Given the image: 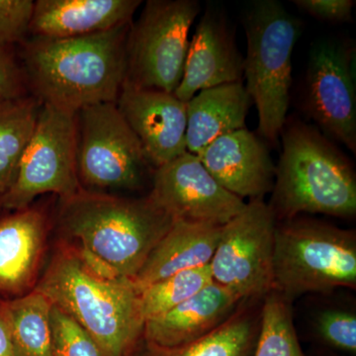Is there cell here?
<instances>
[{
  "label": "cell",
  "instance_id": "cell-7",
  "mask_svg": "<svg viewBox=\"0 0 356 356\" xmlns=\"http://www.w3.org/2000/svg\"><path fill=\"white\" fill-rule=\"evenodd\" d=\"M200 9L196 0L147 1L129 30L125 83L175 93L184 76L189 31Z\"/></svg>",
  "mask_w": 356,
  "mask_h": 356
},
{
  "label": "cell",
  "instance_id": "cell-31",
  "mask_svg": "<svg viewBox=\"0 0 356 356\" xmlns=\"http://www.w3.org/2000/svg\"><path fill=\"white\" fill-rule=\"evenodd\" d=\"M0 356H15L10 332L1 316H0Z\"/></svg>",
  "mask_w": 356,
  "mask_h": 356
},
{
  "label": "cell",
  "instance_id": "cell-20",
  "mask_svg": "<svg viewBox=\"0 0 356 356\" xmlns=\"http://www.w3.org/2000/svg\"><path fill=\"white\" fill-rule=\"evenodd\" d=\"M252 103L243 81L205 89L186 102L187 153L198 156L227 134L245 129Z\"/></svg>",
  "mask_w": 356,
  "mask_h": 356
},
{
  "label": "cell",
  "instance_id": "cell-11",
  "mask_svg": "<svg viewBox=\"0 0 356 356\" xmlns=\"http://www.w3.org/2000/svg\"><path fill=\"white\" fill-rule=\"evenodd\" d=\"M353 46L324 40L314 44L306 72L304 108L325 137L356 153V95Z\"/></svg>",
  "mask_w": 356,
  "mask_h": 356
},
{
  "label": "cell",
  "instance_id": "cell-21",
  "mask_svg": "<svg viewBox=\"0 0 356 356\" xmlns=\"http://www.w3.org/2000/svg\"><path fill=\"white\" fill-rule=\"evenodd\" d=\"M262 300H243L224 324L192 343L161 348L144 341L140 356H252L261 327Z\"/></svg>",
  "mask_w": 356,
  "mask_h": 356
},
{
  "label": "cell",
  "instance_id": "cell-10",
  "mask_svg": "<svg viewBox=\"0 0 356 356\" xmlns=\"http://www.w3.org/2000/svg\"><path fill=\"white\" fill-rule=\"evenodd\" d=\"M275 216L264 199L222 226L209 266L212 280L238 298L261 300L273 289Z\"/></svg>",
  "mask_w": 356,
  "mask_h": 356
},
{
  "label": "cell",
  "instance_id": "cell-12",
  "mask_svg": "<svg viewBox=\"0 0 356 356\" xmlns=\"http://www.w3.org/2000/svg\"><path fill=\"white\" fill-rule=\"evenodd\" d=\"M149 198L175 221L224 226L247 203L218 184L195 154L185 153L153 173Z\"/></svg>",
  "mask_w": 356,
  "mask_h": 356
},
{
  "label": "cell",
  "instance_id": "cell-14",
  "mask_svg": "<svg viewBox=\"0 0 356 356\" xmlns=\"http://www.w3.org/2000/svg\"><path fill=\"white\" fill-rule=\"evenodd\" d=\"M243 57L224 13L208 6L189 42L184 76L175 91L185 103L205 89L242 81Z\"/></svg>",
  "mask_w": 356,
  "mask_h": 356
},
{
  "label": "cell",
  "instance_id": "cell-24",
  "mask_svg": "<svg viewBox=\"0 0 356 356\" xmlns=\"http://www.w3.org/2000/svg\"><path fill=\"white\" fill-rule=\"evenodd\" d=\"M252 356H305L293 323L291 302L273 290L262 300L261 327Z\"/></svg>",
  "mask_w": 356,
  "mask_h": 356
},
{
  "label": "cell",
  "instance_id": "cell-30",
  "mask_svg": "<svg viewBox=\"0 0 356 356\" xmlns=\"http://www.w3.org/2000/svg\"><path fill=\"white\" fill-rule=\"evenodd\" d=\"M295 6L318 20L344 23L353 21V0H295Z\"/></svg>",
  "mask_w": 356,
  "mask_h": 356
},
{
  "label": "cell",
  "instance_id": "cell-8",
  "mask_svg": "<svg viewBox=\"0 0 356 356\" xmlns=\"http://www.w3.org/2000/svg\"><path fill=\"white\" fill-rule=\"evenodd\" d=\"M76 168L88 191H138L153 166L116 103H102L76 112Z\"/></svg>",
  "mask_w": 356,
  "mask_h": 356
},
{
  "label": "cell",
  "instance_id": "cell-9",
  "mask_svg": "<svg viewBox=\"0 0 356 356\" xmlns=\"http://www.w3.org/2000/svg\"><path fill=\"white\" fill-rule=\"evenodd\" d=\"M81 188L76 168V113L42 105L15 182L0 197V204L6 209L23 210L42 194H58L64 200Z\"/></svg>",
  "mask_w": 356,
  "mask_h": 356
},
{
  "label": "cell",
  "instance_id": "cell-27",
  "mask_svg": "<svg viewBox=\"0 0 356 356\" xmlns=\"http://www.w3.org/2000/svg\"><path fill=\"white\" fill-rule=\"evenodd\" d=\"M318 337L330 348L355 355L356 353V316L350 311L327 309L316 318Z\"/></svg>",
  "mask_w": 356,
  "mask_h": 356
},
{
  "label": "cell",
  "instance_id": "cell-22",
  "mask_svg": "<svg viewBox=\"0 0 356 356\" xmlns=\"http://www.w3.org/2000/svg\"><path fill=\"white\" fill-rule=\"evenodd\" d=\"M53 304L37 290L13 299L0 300L15 356H53L51 311Z\"/></svg>",
  "mask_w": 356,
  "mask_h": 356
},
{
  "label": "cell",
  "instance_id": "cell-29",
  "mask_svg": "<svg viewBox=\"0 0 356 356\" xmlns=\"http://www.w3.org/2000/svg\"><path fill=\"white\" fill-rule=\"evenodd\" d=\"M26 79L13 47L0 48V100L25 95Z\"/></svg>",
  "mask_w": 356,
  "mask_h": 356
},
{
  "label": "cell",
  "instance_id": "cell-1",
  "mask_svg": "<svg viewBox=\"0 0 356 356\" xmlns=\"http://www.w3.org/2000/svg\"><path fill=\"white\" fill-rule=\"evenodd\" d=\"M131 24L69 39L34 37L23 46L26 83L42 105L76 113L116 103L125 83Z\"/></svg>",
  "mask_w": 356,
  "mask_h": 356
},
{
  "label": "cell",
  "instance_id": "cell-16",
  "mask_svg": "<svg viewBox=\"0 0 356 356\" xmlns=\"http://www.w3.org/2000/svg\"><path fill=\"white\" fill-rule=\"evenodd\" d=\"M242 302L213 281L172 310L146 321L143 341L161 348H177L197 341L224 324Z\"/></svg>",
  "mask_w": 356,
  "mask_h": 356
},
{
  "label": "cell",
  "instance_id": "cell-6",
  "mask_svg": "<svg viewBox=\"0 0 356 356\" xmlns=\"http://www.w3.org/2000/svg\"><path fill=\"white\" fill-rule=\"evenodd\" d=\"M356 289V234L318 220L276 224L273 291L289 302L307 293Z\"/></svg>",
  "mask_w": 356,
  "mask_h": 356
},
{
  "label": "cell",
  "instance_id": "cell-13",
  "mask_svg": "<svg viewBox=\"0 0 356 356\" xmlns=\"http://www.w3.org/2000/svg\"><path fill=\"white\" fill-rule=\"evenodd\" d=\"M116 104L154 170L187 153L186 103L173 93L124 83Z\"/></svg>",
  "mask_w": 356,
  "mask_h": 356
},
{
  "label": "cell",
  "instance_id": "cell-2",
  "mask_svg": "<svg viewBox=\"0 0 356 356\" xmlns=\"http://www.w3.org/2000/svg\"><path fill=\"white\" fill-rule=\"evenodd\" d=\"M34 289L83 327L103 356H131L142 339L145 320L134 280L95 273L76 248L60 245Z\"/></svg>",
  "mask_w": 356,
  "mask_h": 356
},
{
  "label": "cell",
  "instance_id": "cell-3",
  "mask_svg": "<svg viewBox=\"0 0 356 356\" xmlns=\"http://www.w3.org/2000/svg\"><path fill=\"white\" fill-rule=\"evenodd\" d=\"M60 226L118 277L134 280L172 228L170 215L147 196L133 199L81 189L63 200Z\"/></svg>",
  "mask_w": 356,
  "mask_h": 356
},
{
  "label": "cell",
  "instance_id": "cell-28",
  "mask_svg": "<svg viewBox=\"0 0 356 356\" xmlns=\"http://www.w3.org/2000/svg\"><path fill=\"white\" fill-rule=\"evenodd\" d=\"M34 3L32 0H0V48L24 42Z\"/></svg>",
  "mask_w": 356,
  "mask_h": 356
},
{
  "label": "cell",
  "instance_id": "cell-15",
  "mask_svg": "<svg viewBox=\"0 0 356 356\" xmlns=\"http://www.w3.org/2000/svg\"><path fill=\"white\" fill-rule=\"evenodd\" d=\"M197 156L218 184L243 200L273 191L275 165L268 147L245 128L218 138Z\"/></svg>",
  "mask_w": 356,
  "mask_h": 356
},
{
  "label": "cell",
  "instance_id": "cell-23",
  "mask_svg": "<svg viewBox=\"0 0 356 356\" xmlns=\"http://www.w3.org/2000/svg\"><path fill=\"white\" fill-rule=\"evenodd\" d=\"M41 107L34 96L25 95L0 100V197L15 182Z\"/></svg>",
  "mask_w": 356,
  "mask_h": 356
},
{
  "label": "cell",
  "instance_id": "cell-26",
  "mask_svg": "<svg viewBox=\"0 0 356 356\" xmlns=\"http://www.w3.org/2000/svg\"><path fill=\"white\" fill-rule=\"evenodd\" d=\"M51 325L53 356H103L86 330L55 305L51 307Z\"/></svg>",
  "mask_w": 356,
  "mask_h": 356
},
{
  "label": "cell",
  "instance_id": "cell-5",
  "mask_svg": "<svg viewBox=\"0 0 356 356\" xmlns=\"http://www.w3.org/2000/svg\"><path fill=\"white\" fill-rule=\"evenodd\" d=\"M247 56L243 77L259 115L257 133L277 145L287 120L292 86V54L301 23L280 2L259 0L245 19Z\"/></svg>",
  "mask_w": 356,
  "mask_h": 356
},
{
  "label": "cell",
  "instance_id": "cell-18",
  "mask_svg": "<svg viewBox=\"0 0 356 356\" xmlns=\"http://www.w3.org/2000/svg\"><path fill=\"white\" fill-rule=\"evenodd\" d=\"M46 233L39 210L26 208L0 219V295L22 296L34 286Z\"/></svg>",
  "mask_w": 356,
  "mask_h": 356
},
{
  "label": "cell",
  "instance_id": "cell-19",
  "mask_svg": "<svg viewBox=\"0 0 356 356\" xmlns=\"http://www.w3.org/2000/svg\"><path fill=\"white\" fill-rule=\"evenodd\" d=\"M222 226L177 220L147 257L134 283L139 291L187 269L209 266Z\"/></svg>",
  "mask_w": 356,
  "mask_h": 356
},
{
  "label": "cell",
  "instance_id": "cell-4",
  "mask_svg": "<svg viewBox=\"0 0 356 356\" xmlns=\"http://www.w3.org/2000/svg\"><path fill=\"white\" fill-rule=\"evenodd\" d=\"M269 207L276 221L304 213L350 219L356 214V177L348 159L317 128L295 119L281 131Z\"/></svg>",
  "mask_w": 356,
  "mask_h": 356
},
{
  "label": "cell",
  "instance_id": "cell-25",
  "mask_svg": "<svg viewBox=\"0 0 356 356\" xmlns=\"http://www.w3.org/2000/svg\"><path fill=\"white\" fill-rule=\"evenodd\" d=\"M212 282L210 266H206L180 271L144 288L140 303L145 322L172 310Z\"/></svg>",
  "mask_w": 356,
  "mask_h": 356
},
{
  "label": "cell",
  "instance_id": "cell-17",
  "mask_svg": "<svg viewBox=\"0 0 356 356\" xmlns=\"http://www.w3.org/2000/svg\"><path fill=\"white\" fill-rule=\"evenodd\" d=\"M140 0H38L30 32L34 37L69 39L130 24Z\"/></svg>",
  "mask_w": 356,
  "mask_h": 356
}]
</instances>
